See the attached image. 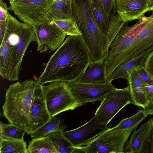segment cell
Here are the masks:
<instances>
[{
    "label": "cell",
    "mask_w": 153,
    "mask_h": 153,
    "mask_svg": "<svg viewBox=\"0 0 153 153\" xmlns=\"http://www.w3.org/2000/svg\"><path fill=\"white\" fill-rule=\"evenodd\" d=\"M107 128V125L100 123L94 116L82 126L63 133L74 146H83L88 145Z\"/></svg>",
    "instance_id": "cell-13"
},
{
    "label": "cell",
    "mask_w": 153,
    "mask_h": 153,
    "mask_svg": "<svg viewBox=\"0 0 153 153\" xmlns=\"http://www.w3.org/2000/svg\"><path fill=\"white\" fill-rule=\"evenodd\" d=\"M153 5V0H150L148 4V7L149 8Z\"/></svg>",
    "instance_id": "cell-38"
},
{
    "label": "cell",
    "mask_w": 153,
    "mask_h": 153,
    "mask_svg": "<svg viewBox=\"0 0 153 153\" xmlns=\"http://www.w3.org/2000/svg\"><path fill=\"white\" fill-rule=\"evenodd\" d=\"M131 103L132 101L128 86L124 88H115L101 102L94 116L100 123L107 125L121 109Z\"/></svg>",
    "instance_id": "cell-8"
},
{
    "label": "cell",
    "mask_w": 153,
    "mask_h": 153,
    "mask_svg": "<svg viewBox=\"0 0 153 153\" xmlns=\"http://www.w3.org/2000/svg\"><path fill=\"white\" fill-rule=\"evenodd\" d=\"M150 0H116L117 12L123 22L138 19L149 11Z\"/></svg>",
    "instance_id": "cell-14"
},
{
    "label": "cell",
    "mask_w": 153,
    "mask_h": 153,
    "mask_svg": "<svg viewBox=\"0 0 153 153\" xmlns=\"http://www.w3.org/2000/svg\"><path fill=\"white\" fill-rule=\"evenodd\" d=\"M52 20L67 35L76 36L81 35L75 21L72 17L63 19Z\"/></svg>",
    "instance_id": "cell-28"
},
{
    "label": "cell",
    "mask_w": 153,
    "mask_h": 153,
    "mask_svg": "<svg viewBox=\"0 0 153 153\" xmlns=\"http://www.w3.org/2000/svg\"><path fill=\"white\" fill-rule=\"evenodd\" d=\"M28 153H57L47 136L32 138L27 147Z\"/></svg>",
    "instance_id": "cell-25"
},
{
    "label": "cell",
    "mask_w": 153,
    "mask_h": 153,
    "mask_svg": "<svg viewBox=\"0 0 153 153\" xmlns=\"http://www.w3.org/2000/svg\"><path fill=\"white\" fill-rule=\"evenodd\" d=\"M125 22H123L118 15H115L110 19L109 29L107 35L106 49L108 52L110 45Z\"/></svg>",
    "instance_id": "cell-29"
},
{
    "label": "cell",
    "mask_w": 153,
    "mask_h": 153,
    "mask_svg": "<svg viewBox=\"0 0 153 153\" xmlns=\"http://www.w3.org/2000/svg\"></svg>",
    "instance_id": "cell-40"
},
{
    "label": "cell",
    "mask_w": 153,
    "mask_h": 153,
    "mask_svg": "<svg viewBox=\"0 0 153 153\" xmlns=\"http://www.w3.org/2000/svg\"><path fill=\"white\" fill-rule=\"evenodd\" d=\"M6 21H0V45L2 43L6 32Z\"/></svg>",
    "instance_id": "cell-35"
},
{
    "label": "cell",
    "mask_w": 153,
    "mask_h": 153,
    "mask_svg": "<svg viewBox=\"0 0 153 153\" xmlns=\"http://www.w3.org/2000/svg\"><path fill=\"white\" fill-rule=\"evenodd\" d=\"M33 27L37 39V51L41 53L56 50L67 35L52 20L46 19Z\"/></svg>",
    "instance_id": "cell-9"
},
{
    "label": "cell",
    "mask_w": 153,
    "mask_h": 153,
    "mask_svg": "<svg viewBox=\"0 0 153 153\" xmlns=\"http://www.w3.org/2000/svg\"><path fill=\"white\" fill-rule=\"evenodd\" d=\"M91 63L88 51L81 36H68L45 64L44 71L35 81L42 85L57 81H76Z\"/></svg>",
    "instance_id": "cell-1"
},
{
    "label": "cell",
    "mask_w": 153,
    "mask_h": 153,
    "mask_svg": "<svg viewBox=\"0 0 153 153\" xmlns=\"http://www.w3.org/2000/svg\"><path fill=\"white\" fill-rule=\"evenodd\" d=\"M108 56L103 61L91 63L90 67L76 81L85 83L104 84L108 82L106 74V61Z\"/></svg>",
    "instance_id": "cell-16"
},
{
    "label": "cell",
    "mask_w": 153,
    "mask_h": 153,
    "mask_svg": "<svg viewBox=\"0 0 153 153\" xmlns=\"http://www.w3.org/2000/svg\"><path fill=\"white\" fill-rule=\"evenodd\" d=\"M93 13L98 25L103 33L107 36L110 19L107 14L101 0H90Z\"/></svg>",
    "instance_id": "cell-23"
},
{
    "label": "cell",
    "mask_w": 153,
    "mask_h": 153,
    "mask_svg": "<svg viewBox=\"0 0 153 153\" xmlns=\"http://www.w3.org/2000/svg\"><path fill=\"white\" fill-rule=\"evenodd\" d=\"M147 17L143 16L135 25L128 26L125 22L110 45L106 61V74L109 79L114 69L126 61L135 40V36L143 26Z\"/></svg>",
    "instance_id": "cell-5"
},
{
    "label": "cell",
    "mask_w": 153,
    "mask_h": 153,
    "mask_svg": "<svg viewBox=\"0 0 153 153\" xmlns=\"http://www.w3.org/2000/svg\"><path fill=\"white\" fill-rule=\"evenodd\" d=\"M146 91L148 105L153 101V85H148L146 88Z\"/></svg>",
    "instance_id": "cell-36"
},
{
    "label": "cell",
    "mask_w": 153,
    "mask_h": 153,
    "mask_svg": "<svg viewBox=\"0 0 153 153\" xmlns=\"http://www.w3.org/2000/svg\"><path fill=\"white\" fill-rule=\"evenodd\" d=\"M127 80L130 88L132 104L145 108L148 105L146 88L148 85L138 74L136 68L128 74Z\"/></svg>",
    "instance_id": "cell-15"
},
{
    "label": "cell",
    "mask_w": 153,
    "mask_h": 153,
    "mask_svg": "<svg viewBox=\"0 0 153 153\" xmlns=\"http://www.w3.org/2000/svg\"><path fill=\"white\" fill-rule=\"evenodd\" d=\"M147 122L148 127L140 153H153V118L149 119Z\"/></svg>",
    "instance_id": "cell-30"
},
{
    "label": "cell",
    "mask_w": 153,
    "mask_h": 153,
    "mask_svg": "<svg viewBox=\"0 0 153 153\" xmlns=\"http://www.w3.org/2000/svg\"><path fill=\"white\" fill-rule=\"evenodd\" d=\"M149 11H153V5L149 8Z\"/></svg>",
    "instance_id": "cell-39"
},
{
    "label": "cell",
    "mask_w": 153,
    "mask_h": 153,
    "mask_svg": "<svg viewBox=\"0 0 153 153\" xmlns=\"http://www.w3.org/2000/svg\"><path fill=\"white\" fill-rule=\"evenodd\" d=\"M8 7L3 0L0 1V21H6L8 16Z\"/></svg>",
    "instance_id": "cell-34"
},
{
    "label": "cell",
    "mask_w": 153,
    "mask_h": 153,
    "mask_svg": "<svg viewBox=\"0 0 153 153\" xmlns=\"http://www.w3.org/2000/svg\"><path fill=\"white\" fill-rule=\"evenodd\" d=\"M71 17L81 33L82 39L93 61L103 59L107 36L99 27L93 13L90 0H72Z\"/></svg>",
    "instance_id": "cell-3"
},
{
    "label": "cell",
    "mask_w": 153,
    "mask_h": 153,
    "mask_svg": "<svg viewBox=\"0 0 153 153\" xmlns=\"http://www.w3.org/2000/svg\"><path fill=\"white\" fill-rule=\"evenodd\" d=\"M142 109L148 115H153V101L149 104L145 108Z\"/></svg>",
    "instance_id": "cell-37"
},
{
    "label": "cell",
    "mask_w": 153,
    "mask_h": 153,
    "mask_svg": "<svg viewBox=\"0 0 153 153\" xmlns=\"http://www.w3.org/2000/svg\"><path fill=\"white\" fill-rule=\"evenodd\" d=\"M134 128L109 134H101L88 145L83 146L85 153H122Z\"/></svg>",
    "instance_id": "cell-10"
},
{
    "label": "cell",
    "mask_w": 153,
    "mask_h": 153,
    "mask_svg": "<svg viewBox=\"0 0 153 153\" xmlns=\"http://www.w3.org/2000/svg\"><path fill=\"white\" fill-rule=\"evenodd\" d=\"M67 83L73 96L81 106L88 102L94 103L97 101L102 102L115 88L109 82L104 84H94L76 81Z\"/></svg>",
    "instance_id": "cell-11"
},
{
    "label": "cell",
    "mask_w": 153,
    "mask_h": 153,
    "mask_svg": "<svg viewBox=\"0 0 153 153\" xmlns=\"http://www.w3.org/2000/svg\"><path fill=\"white\" fill-rule=\"evenodd\" d=\"M25 131L10 123L0 122V137L19 140H24Z\"/></svg>",
    "instance_id": "cell-27"
},
{
    "label": "cell",
    "mask_w": 153,
    "mask_h": 153,
    "mask_svg": "<svg viewBox=\"0 0 153 153\" xmlns=\"http://www.w3.org/2000/svg\"><path fill=\"white\" fill-rule=\"evenodd\" d=\"M63 132L56 131L46 136L51 141L57 153H73L75 147L66 138Z\"/></svg>",
    "instance_id": "cell-22"
},
{
    "label": "cell",
    "mask_w": 153,
    "mask_h": 153,
    "mask_svg": "<svg viewBox=\"0 0 153 153\" xmlns=\"http://www.w3.org/2000/svg\"><path fill=\"white\" fill-rule=\"evenodd\" d=\"M148 115L142 109H139L134 115L123 119L116 126L107 128L101 134H109L134 128L147 116Z\"/></svg>",
    "instance_id": "cell-20"
},
{
    "label": "cell",
    "mask_w": 153,
    "mask_h": 153,
    "mask_svg": "<svg viewBox=\"0 0 153 153\" xmlns=\"http://www.w3.org/2000/svg\"><path fill=\"white\" fill-rule=\"evenodd\" d=\"M33 42H37L33 27L21 23L8 12L5 33L0 45L2 77L12 81L19 80L23 58L29 45Z\"/></svg>",
    "instance_id": "cell-2"
},
{
    "label": "cell",
    "mask_w": 153,
    "mask_h": 153,
    "mask_svg": "<svg viewBox=\"0 0 153 153\" xmlns=\"http://www.w3.org/2000/svg\"><path fill=\"white\" fill-rule=\"evenodd\" d=\"M56 0H9L8 9L33 27L44 22L49 7Z\"/></svg>",
    "instance_id": "cell-7"
},
{
    "label": "cell",
    "mask_w": 153,
    "mask_h": 153,
    "mask_svg": "<svg viewBox=\"0 0 153 153\" xmlns=\"http://www.w3.org/2000/svg\"><path fill=\"white\" fill-rule=\"evenodd\" d=\"M148 127V122L144 123L137 130V127L134 131L129 140L125 144L124 153H140L144 137Z\"/></svg>",
    "instance_id": "cell-21"
},
{
    "label": "cell",
    "mask_w": 153,
    "mask_h": 153,
    "mask_svg": "<svg viewBox=\"0 0 153 153\" xmlns=\"http://www.w3.org/2000/svg\"><path fill=\"white\" fill-rule=\"evenodd\" d=\"M67 128L65 120L62 118L54 117L44 125L32 133V138H36L46 136L49 133L56 131H64Z\"/></svg>",
    "instance_id": "cell-24"
},
{
    "label": "cell",
    "mask_w": 153,
    "mask_h": 153,
    "mask_svg": "<svg viewBox=\"0 0 153 153\" xmlns=\"http://www.w3.org/2000/svg\"><path fill=\"white\" fill-rule=\"evenodd\" d=\"M71 0H56L48 10L46 19H65L71 17Z\"/></svg>",
    "instance_id": "cell-19"
},
{
    "label": "cell",
    "mask_w": 153,
    "mask_h": 153,
    "mask_svg": "<svg viewBox=\"0 0 153 153\" xmlns=\"http://www.w3.org/2000/svg\"><path fill=\"white\" fill-rule=\"evenodd\" d=\"M38 84L35 80L26 79L11 85L6 89L2 106L3 116L9 123L26 133L30 108Z\"/></svg>",
    "instance_id": "cell-4"
},
{
    "label": "cell",
    "mask_w": 153,
    "mask_h": 153,
    "mask_svg": "<svg viewBox=\"0 0 153 153\" xmlns=\"http://www.w3.org/2000/svg\"><path fill=\"white\" fill-rule=\"evenodd\" d=\"M144 25L137 34L134 43L128 54L126 61L137 57L153 46V28Z\"/></svg>",
    "instance_id": "cell-17"
},
{
    "label": "cell",
    "mask_w": 153,
    "mask_h": 153,
    "mask_svg": "<svg viewBox=\"0 0 153 153\" xmlns=\"http://www.w3.org/2000/svg\"><path fill=\"white\" fill-rule=\"evenodd\" d=\"M105 11L110 19L117 12L116 0H101Z\"/></svg>",
    "instance_id": "cell-31"
},
{
    "label": "cell",
    "mask_w": 153,
    "mask_h": 153,
    "mask_svg": "<svg viewBox=\"0 0 153 153\" xmlns=\"http://www.w3.org/2000/svg\"><path fill=\"white\" fill-rule=\"evenodd\" d=\"M51 117L43 93L38 83L34 92L28 116L27 133L30 134L50 120Z\"/></svg>",
    "instance_id": "cell-12"
},
{
    "label": "cell",
    "mask_w": 153,
    "mask_h": 153,
    "mask_svg": "<svg viewBox=\"0 0 153 153\" xmlns=\"http://www.w3.org/2000/svg\"><path fill=\"white\" fill-rule=\"evenodd\" d=\"M42 85L43 93L51 118L60 113L81 106L73 96L67 82L57 81Z\"/></svg>",
    "instance_id": "cell-6"
},
{
    "label": "cell",
    "mask_w": 153,
    "mask_h": 153,
    "mask_svg": "<svg viewBox=\"0 0 153 153\" xmlns=\"http://www.w3.org/2000/svg\"><path fill=\"white\" fill-rule=\"evenodd\" d=\"M139 76L148 85H153V75L146 69L144 66L136 68Z\"/></svg>",
    "instance_id": "cell-32"
},
{
    "label": "cell",
    "mask_w": 153,
    "mask_h": 153,
    "mask_svg": "<svg viewBox=\"0 0 153 153\" xmlns=\"http://www.w3.org/2000/svg\"><path fill=\"white\" fill-rule=\"evenodd\" d=\"M27 146L24 140L0 137V153H28Z\"/></svg>",
    "instance_id": "cell-26"
},
{
    "label": "cell",
    "mask_w": 153,
    "mask_h": 153,
    "mask_svg": "<svg viewBox=\"0 0 153 153\" xmlns=\"http://www.w3.org/2000/svg\"><path fill=\"white\" fill-rule=\"evenodd\" d=\"M143 66L147 71L153 75V50L148 54Z\"/></svg>",
    "instance_id": "cell-33"
},
{
    "label": "cell",
    "mask_w": 153,
    "mask_h": 153,
    "mask_svg": "<svg viewBox=\"0 0 153 153\" xmlns=\"http://www.w3.org/2000/svg\"><path fill=\"white\" fill-rule=\"evenodd\" d=\"M153 50V46L137 57L125 62L117 66L108 79L109 82L119 78L127 79L129 73L135 68L144 65L148 54Z\"/></svg>",
    "instance_id": "cell-18"
}]
</instances>
